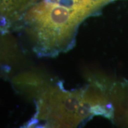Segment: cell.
<instances>
[{"label": "cell", "mask_w": 128, "mask_h": 128, "mask_svg": "<svg viewBox=\"0 0 128 128\" xmlns=\"http://www.w3.org/2000/svg\"><path fill=\"white\" fill-rule=\"evenodd\" d=\"M39 0H0V16L6 20H15L24 15Z\"/></svg>", "instance_id": "3957f363"}, {"label": "cell", "mask_w": 128, "mask_h": 128, "mask_svg": "<svg viewBox=\"0 0 128 128\" xmlns=\"http://www.w3.org/2000/svg\"><path fill=\"white\" fill-rule=\"evenodd\" d=\"M102 104L98 96L50 84L38 97L36 118L50 127H75L92 114H97Z\"/></svg>", "instance_id": "7a4b0ae2"}, {"label": "cell", "mask_w": 128, "mask_h": 128, "mask_svg": "<svg viewBox=\"0 0 128 128\" xmlns=\"http://www.w3.org/2000/svg\"><path fill=\"white\" fill-rule=\"evenodd\" d=\"M86 16L50 0L38 1L24 14L26 32L38 54L58 55L70 48Z\"/></svg>", "instance_id": "6da1fadb"}]
</instances>
